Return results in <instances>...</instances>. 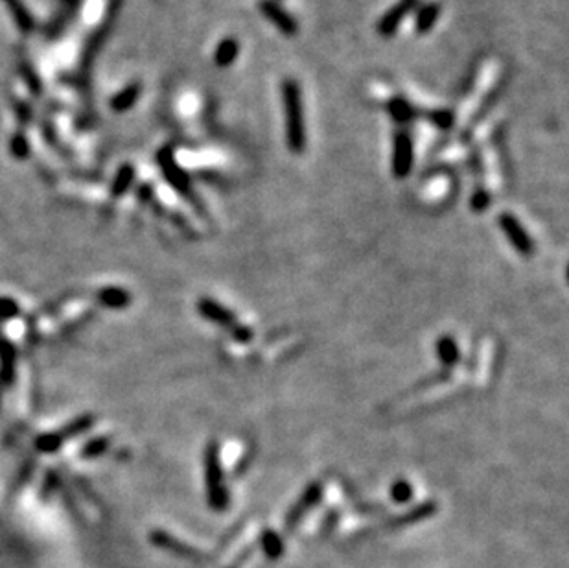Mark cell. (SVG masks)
Segmentation results:
<instances>
[{
    "label": "cell",
    "instance_id": "e0dca14e",
    "mask_svg": "<svg viewBox=\"0 0 569 568\" xmlns=\"http://www.w3.org/2000/svg\"><path fill=\"white\" fill-rule=\"evenodd\" d=\"M140 96V83H131L111 100V108L115 111H127Z\"/></svg>",
    "mask_w": 569,
    "mask_h": 568
},
{
    "label": "cell",
    "instance_id": "83f0119b",
    "mask_svg": "<svg viewBox=\"0 0 569 568\" xmlns=\"http://www.w3.org/2000/svg\"><path fill=\"white\" fill-rule=\"evenodd\" d=\"M17 314V305L11 299H0V318H13Z\"/></svg>",
    "mask_w": 569,
    "mask_h": 568
},
{
    "label": "cell",
    "instance_id": "d4e9b609",
    "mask_svg": "<svg viewBox=\"0 0 569 568\" xmlns=\"http://www.w3.org/2000/svg\"><path fill=\"white\" fill-rule=\"evenodd\" d=\"M488 203H490V196L485 188L476 190V194H474V197H471V209H474L476 212H481V211H485L486 207H488Z\"/></svg>",
    "mask_w": 569,
    "mask_h": 568
},
{
    "label": "cell",
    "instance_id": "7a4b0ae2",
    "mask_svg": "<svg viewBox=\"0 0 569 568\" xmlns=\"http://www.w3.org/2000/svg\"><path fill=\"white\" fill-rule=\"evenodd\" d=\"M205 478L209 506L214 511H225L229 506V494L223 484V467L220 460V446L218 443H209L205 451Z\"/></svg>",
    "mask_w": 569,
    "mask_h": 568
},
{
    "label": "cell",
    "instance_id": "9c48e42d",
    "mask_svg": "<svg viewBox=\"0 0 569 568\" xmlns=\"http://www.w3.org/2000/svg\"><path fill=\"white\" fill-rule=\"evenodd\" d=\"M197 312H199L205 320L212 321V323L216 325H221V327H227V329H234V327L238 325L236 314H234L233 310L225 308L223 305L209 299V297H203V299L197 301Z\"/></svg>",
    "mask_w": 569,
    "mask_h": 568
},
{
    "label": "cell",
    "instance_id": "277c9868",
    "mask_svg": "<svg viewBox=\"0 0 569 568\" xmlns=\"http://www.w3.org/2000/svg\"><path fill=\"white\" fill-rule=\"evenodd\" d=\"M420 4H422V0H398L397 4H392L382 15V19L376 24V32L382 37H392L401 26V23L406 21L407 15L413 13Z\"/></svg>",
    "mask_w": 569,
    "mask_h": 568
},
{
    "label": "cell",
    "instance_id": "2e32d148",
    "mask_svg": "<svg viewBox=\"0 0 569 568\" xmlns=\"http://www.w3.org/2000/svg\"><path fill=\"white\" fill-rule=\"evenodd\" d=\"M0 358H2V364H0V381L4 384H10L13 381V371H15V351L11 347V343H8L6 340H0Z\"/></svg>",
    "mask_w": 569,
    "mask_h": 568
},
{
    "label": "cell",
    "instance_id": "8fae6325",
    "mask_svg": "<svg viewBox=\"0 0 569 568\" xmlns=\"http://www.w3.org/2000/svg\"><path fill=\"white\" fill-rule=\"evenodd\" d=\"M435 349H437L439 360L442 361V366L446 367V369H452V367H455L459 364V360H461V351H459V345H457V342H455V338H452V336H442V338L437 342Z\"/></svg>",
    "mask_w": 569,
    "mask_h": 568
},
{
    "label": "cell",
    "instance_id": "ac0fdd59",
    "mask_svg": "<svg viewBox=\"0 0 569 568\" xmlns=\"http://www.w3.org/2000/svg\"><path fill=\"white\" fill-rule=\"evenodd\" d=\"M133 179H135V168L131 165H124L120 170H118L117 178H115V181H112V187H111V192L112 196H122V194L126 192L127 188L131 187V183H133Z\"/></svg>",
    "mask_w": 569,
    "mask_h": 568
},
{
    "label": "cell",
    "instance_id": "ba28073f",
    "mask_svg": "<svg viewBox=\"0 0 569 568\" xmlns=\"http://www.w3.org/2000/svg\"><path fill=\"white\" fill-rule=\"evenodd\" d=\"M321 498H322V485L319 484V482H313V484H310L308 487L304 489V493L300 494L299 500L295 502V506L291 507L288 516H286V531L293 530V528L300 522V518H303V516L306 515V513H308Z\"/></svg>",
    "mask_w": 569,
    "mask_h": 568
},
{
    "label": "cell",
    "instance_id": "30bf717a",
    "mask_svg": "<svg viewBox=\"0 0 569 568\" xmlns=\"http://www.w3.org/2000/svg\"><path fill=\"white\" fill-rule=\"evenodd\" d=\"M440 11H442L440 2H426V4H420L418 8H416V17H415L416 33L424 35V33L431 32L435 24H437V21H439Z\"/></svg>",
    "mask_w": 569,
    "mask_h": 568
},
{
    "label": "cell",
    "instance_id": "484cf974",
    "mask_svg": "<svg viewBox=\"0 0 569 568\" xmlns=\"http://www.w3.org/2000/svg\"><path fill=\"white\" fill-rule=\"evenodd\" d=\"M11 151H13L17 157H26L28 155V142H26V137L23 135H15L13 141H11Z\"/></svg>",
    "mask_w": 569,
    "mask_h": 568
},
{
    "label": "cell",
    "instance_id": "603a6c76",
    "mask_svg": "<svg viewBox=\"0 0 569 568\" xmlns=\"http://www.w3.org/2000/svg\"><path fill=\"white\" fill-rule=\"evenodd\" d=\"M105 448H107V439L100 437V439H93V441L87 443L83 452H81V456H85V458H96V456L103 454Z\"/></svg>",
    "mask_w": 569,
    "mask_h": 568
},
{
    "label": "cell",
    "instance_id": "4fadbf2b",
    "mask_svg": "<svg viewBox=\"0 0 569 568\" xmlns=\"http://www.w3.org/2000/svg\"><path fill=\"white\" fill-rule=\"evenodd\" d=\"M387 111L398 124H409L420 117L418 109L411 105L406 98H392L387 103Z\"/></svg>",
    "mask_w": 569,
    "mask_h": 568
},
{
    "label": "cell",
    "instance_id": "5b68a950",
    "mask_svg": "<svg viewBox=\"0 0 569 568\" xmlns=\"http://www.w3.org/2000/svg\"><path fill=\"white\" fill-rule=\"evenodd\" d=\"M500 227L503 231V235L507 236L512 248L518 251L523 257H531L534 253V242H532L531 235H529L525 227L520 224V220L510 212H503L500 216Z\"/></svg>",
    "mask_w": 569,
    "mask_h": 568
},
{
    "label": "cell",
    "instance_id": "cb8c5ba5",
    "mask_svg": "<svg viewBox=\"0 0 569 568\" xmlns=\"http://www.w3.org/2000/svg\"><path fill=\"white\" fill-rule=\"evenodd\" d=\"M433 126L442 127V129H448V127L453 126V115L450 111H435V113L428 115Z\"/></svg>",
    "mask_w": 569,
    "mask_h": 568
},
{
    "label": "cell",
    "instance_id": "6da1fadb",
    "mask_svg": "<svg viewBox=\"0 0 569 568\" xmlns=\"http://www.w3.org/2000/svg\"><path fill=\"white\" fill-rule=\"evenodd\" d=\"M282 108H284L286 144L293 153L306 150V118H304L300 87L293 78L282 81Z\"/></svg>",
    "mask_w": 569,
    "mask_h": 568
},
{
    "label": "cell",
    "instance_id": "7c38bea8",
    "mask_svg": "<svg viewBox=\"0 0 569 568\" xmlns=\"http://www.w3.org/2000/svg\"><path fill=\"white\" fill-rule=\"evenodd\" d=\"M240 56V42L234 37H227L216 47L214 52V63L221 69L233 65Z\"/></svg>",
    "mask_w": 569,
    "mask_h": 568
},
{
    "label": "cell",
    "instance_id": "4316f807",
    "mask_svg": "<svg viewBox=\"0 0 569 568\" xmlns=\"http://www.w3.org/2000/svg\"><path fill=\"white\" fill-rule=\"evenodd\" d=\"M233 336L238 340V342L247 343V342H251L252 336H254V332H252L251 327H245V325H236V327L233 329Z\"/></svg>",
    "mask_w": 569,
    "mask_h": 568
},
{
    "label": "cell",
    "instance_id": "8992f818",
    "mask_svg": "<svg viewBox=\"0 0 569 568\" xmlns=\"http://www.w3.org/2000/svg\"><path fill=\"white\" fill-rule=\"evenodd\" d=\"M258 10L264 13V17H266L273 26H276V28L284 33V35H288V37H293V35H297V32H299V24H297L293 15H291L290 11H286L276 0H260V2H258Z\"/></svg>",
    "mask_w": 569,
    "mask_h": 568
},
{
    "label": "cell",
    "instance_id": "f1b7e54d",
    "mask_svg": "<svg viewBox=\"0 0 569 568\" xmlns=\"http://www.w3.org/2000/svg\"><path fill=\"white\" fill-rule=\"evenodd\" d=\"M249 555H251V550H247V552H245V554H243V555H240V557L236 559V561H234L233 564H229V567H227V568H242L243 561H245V559H247Z\"/></svg>",
    "mask_w": 569,
    "mask_h": 568
},
{
    "label": "cell",
    "instance_id": "44dd1931",
    "mask_svg": "<svg viewBox=\"0 0 569 568\" xmlns=\"http://www.w3.org/2000/svg\"><path fill=\"white\" fill-rule=\"evenodd\" d=\"M411 498H413V485L406 480H398L394 484L391 485V500L398 506H404V504H409Z\"/></svg>",
    "mask_w": 569,
    "mask_h": 568
},
{
    "label": "cell",
    "instance_id": "3957f363",
    "mask_svg": "<svg viewBox=\"0 0 569 568\" xmlns=\"http://www.w3.org/2000/svg\"><path fill=\"white\" fill-rule=\"evenodd\" d=\"M415 165V146L413 137L407 129H398L394 135V146H392L391 172L397 179H406L411 174Z\"/></svg>",
    "mask_w": 569,
    "mask_h": 568
},
{
    "label": "cell",
    "instance_id": "ffe728a7",
    "mask_svg": "<svg viewBox=\"0 0 569 568\" xmlns=\"http://www.w3.org/2000/svg\"><path fill=\"white\" fill-rule=\"evenodd\" d=\"M151 540H153L155 545L172 550V552H175V554L187 555V557H192V555H194V550L188 548V546H184V545H181V543H177V540H173L172 537L166 535V533H163V531H153Z\"/></svg>",
    "mask_w": 569,
    "mask_h": 568
},
{
    "label": "cell",
    "instance_id": "9a60e30c",
    "mask_svg": "<svg viewBox=\"0 0 569 568\" xmlns=\"http://www.w3.org/2000/svg\"><path fill=\"white\" fill-rule=\"evenodd\" d=\"M435 513H437V504L433 502L418 504V506L413 507L411 511H407L406 515L398 516L394 526H409V524H416V522H422L424 518H428V516L435 515Z\"/></svg>",
    "mask_w": 569,
    "mask_h": 568
},
{
    "label": "cell",
    "instance_id": "d6986e66",
    "mask_svg": "<svg viewBox=\"0 0 569 568\" xmlns=\"http://www.w3.org/2000/svg\"><path fill=\"white\" fill-rule=\"evenodd\" d=\"M100 301L109 308H122V306L129 305V294L120 288H107V290L100 291Z\"/></svg>",
    "mask_w": 569,
    "mask_h": 568
},
{
    "label": "cell",
    "instance_id": "52a82bcc",
    "mask_svg": "<svg viewBox=\"0 0 569 568\" xmlns=\"http://www.w3.org/2000/svg\"><path fill=\"white\" fill-rule=\"evenodd\" d=\"M159 163L163 166V174L164 178L168 179V183L172 185L179 194L187 196L188 199H194V194H192V185L188 175L184 174L181 170V166L175 163L173 155L170 150H163L159 153Z\"/></svg>",
    "mask_w": 569,
    "mask_h": 568
},
{
    "label": "cell",
    "instance_id": "7402d4cb",
    "mask_svg": "<svg viewBox=\"0 0 569 568\" xmlns=\"http://www.w3.org/2000/svg\"><path fill=\"white\" fill-rule=\"evenodd\" d=\"M8 4H10L11 8V13H13L15 21H17V24L20 26V30H24V32H28V30L33 28V21L32 17H30V13L26 11V8H24L23 4H20V0H6Z\"/></svg>",
    "mask_w": 569,
    "mask_h": 568
},
{
    "label": "cell",
    "instance_id": "5bb4252c",
    "mask_svg": "<svg viewBox=\"0 0 569 568\" xmlns=\"http://www.w3.org/2000/svg\"><path fill=\"white\" fill-rule=\"evenodd\" d=\"M260 545L264 554L271 561H276L284 555V543L280 539V535L273 530H264L260 535Z\"/></svg>",
    "mask_w": 569,
    "mask_h": 568
}]
</instances>
